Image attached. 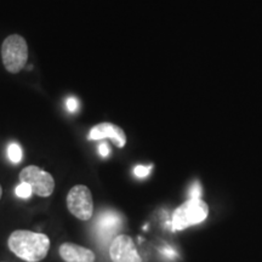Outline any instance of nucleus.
<instances>
[{"label":"nucleus","mask_w":262,"mask_h":262,"mask_svg":"<svg viewBox=\"0 0 262 262\" xmlns=\"http://www.w3.org/2000/svg\"><path fill=\"white\" fill-rule=\"evenodd\" d=\"M15 192H16V195L19 196V198H22V199L31 198V195L33 194L31 186L27 185V183H22V182H21V185H18L17 187H16Z\"/></svg>","instance_id":"11"},{"label":"nucleus","mask_w":262,"mask_h":262,"mask_svg":"<svg viewBox=\"0 0 262 262\" xmlns=\"http://www.w3.org/2000/svg\"><path fill=\"white\" fill-rule=\"evenodd\" d=\"M68 210L80 221H89L94 215V201L91 191L84 185H75L67 194Z\"/></svg>","instance_id":"4"},{"label":"nucleus","mask_w":262,"mask_h":262,"mask_svg":"<svg viewBox=\"0 0 262 262\" xmlns=\"http://www.w3.org/2000/svg\"><path fill=\"white\" fill-rule=\"evenodd\" d=\"M2 195H3V188H2V185H0V199H2Z\"/></svg>","instance_id":"16"},{"label":"nucleus","mask_w":262,"mask_h":262,"mask_svg":"<svg viewBox=\"0 0 262 262\" xmlns=\"http://www.w3.org/2000/svg\"><path fill=\"white\" fill-rule=\"evenodd\" d=\"M8 157L10 162L17 164L22 160V149L17 143H10L8 147Z\"/></svg>","instance_id":"10"},{"label":"nucleus","mask_w":262,"mask_h":262,"mask_svg":"<svg viewBox=\"0 0 262 262\" xmlns=\"http://www.w3.org/2000/svg\"><path fill=\"white\" fill-rule=\"evenodd\" d=\"M91 141H100L111 139L119 148H123L126 145V135L122 127L112 123H100L90 130L89 137Z\"/></svg>","instance_id":"7"},{"label":"nucleus","mask_w":262,"mask_h":262,"mask_svg":"<svg viewBox=\"0 0 262 262\" xmlns=\"http://www.w3.org/2000/svg\"><path fill=\"white\" fill-rule=\"evenodd\" d=\"M98 153L102 158H106V157L110 156V146L106 142H101L100 146H98Z\"/></svg>","instance_id":"15"},{"label":"nucleus","mask_w":262,"mask_h":262,"mask_svg":"<svg viewBox=\"0 0 262 262\" xmlns=\"http://www.w3.org/2000/svg\"><path fill=\"white\" fill-rule=\"evenodd\" d=\"M188 194H189V199H199V198H201L202 187H201V185H199V182L193 183L192 187L189 188Z\"/></svg>","instance_id":"13"},{"label":"nucleus","mask_w":262,"mask_h":262,"mask_svg":"<svg viewBox=\"0 0 262 262\" xmlns=\"http://www.w3.org/2000/svg\"><path fill=\"white\" fill-rule=\"evenodd\" d=\"M19 181L31 186L33 194L47 198L54 193L55 180L52 175L37 165H29L22 169L19 172Z\"/></svg>","instance_id":"5"},{"label":"nucleus","mask_w":262,"mask_h":262,"mask_svg":"<svg viewBox=\"0 0 262 262\" xmlns=\"http://www.w3.org/2000/svg\"><path fill=\"white\" fill-rule=\"evenodd\" d=\"M66 107H67L68 112L74 113L78 111V107H79V102L75 97H68L67 101H66Z\"/></svg>","instance_id":"14"},{"label":"nucleus","mask_w":262,"mask_h":262,"mask_svg":"<svg viewBox=\"0 0 262 262\" xmlns=\"http://www.w3.org/2000/svg\"><path fill=\"white\" fill-rule=\"evenodd\" d=\"M110 256L113 262H141V256L133 238L119 234L113 239L110 247Z\"/></svg>","instance_id":"6"},{"label":"nucleus","mask_w":262,"mask_h":262,"mask_svg":"<svg viewBox=\"0 0 262 262\" xmlns=\"http://www.w3.org/2000/svg\"><path fill=\"white\" fill-rule=\"evenodd\" d=\"M208 214L209 206L204 201H202L201 198L188 199L173 211L172 228L175 231H181L201 224L208 217Z\"/></svg>","instance_id":"3"},{"label":"nucleus","mask_w":262,"mask_h":262,"mask_svg":"<svg viewBox=\"0 0 262 262\" xmlns=\"http://www.w3.org/2000/svg\"><path fill=\"white\" fill-rule=\"evenodd\" d=\"M152 165H137L135 169H134V173H135L136 178L139 179H145L149 175L150 170H152Z\"/></svg>","instance_id":"12"},{"label":"nucleus","mask_w":262,"mask_h":262,"mask_svg":"<svg viewBox=\"0 0 262 262\" xmlns=\"http://www.w3.org/2000/svg\"><path fill=\"white\" fill-rule=\"evenodd\" d=\"M120 220L119 216L116 212H106V214L101 215L98 221L96 222L97 232L101 237L106 238V234L113 235L116 231L119 228Z\"/></svg>","instance_id":"9"},{"label":"nucleus","mask_w":262,"mask_h":262,"mask_svg":"<svg viewBox=\"0 0 262 262\" xmlns=\"http://www.w3.org/2000/svg\"><path fill=\"white\" fill-rule=\"evenodd\" d=\"M60 256L64 262H95V254L74 243H63L58 249Z\"/></svg>","instance_id":"8"},{"label":"nucleus","mask_w":262,"mask_h":262,"mask_svg":"<svg viewBox=\"0 0 262 262\" xmlns=\"http://www.w3.org/2000/svg\"><path fill=\"white\" fill-rule=\"evenodd\" d=\"M8 247L21 260L39 262L47 257L50 250V239L44 233L17 229L10 234Z\"/></svg>","instance_id":"1"},{"label":"nucleus","mask_w":262,"mask_h":262,"mask_svg":"<svg viewBox=\"0 0 262 262\" xmlns=\"http://www.w3.org/2000/svg\"><path fill=\"white\" fill-rule=\"evenodd\" d=\"M2 58L5 70L16 74L26 67L28 61V47L25 38L18 34L9 35L2 45Z\"/></svg>","instance_id":"2"}]
</instances>
